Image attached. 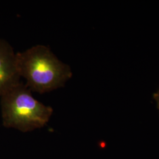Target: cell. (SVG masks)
Returning <instances> with one entry per match:
<instances>
[{"instance_id":"6da1fadb","label":"cell","mask_w":159,"mask_h":159,"mask_svg":"<svg viewBox=\"0 0 159 159\" xmlns=\"http://www.w3.org/2000/svg\"><path fill=\"white\" fill-rule=\"evenodd\" d=\"M21 78L31 91L43 94L64 87L73 75L70 66L60 60L44 45H36L16 53Z\"/></svg>"},{"instance_id":"7a4b0ae2","label":"cell","mask_w":159,"mask_h":159,"mask_svg":"<svg viewBox=\"0 0 159 159\" xmlns=\"http://www.w3.org/2000/svg\"><path fill=\"white\" fill-rule=\"evenodd\" d=\"M1 97L2 125L26 133L47 125L53 109L34 98L25 84L20 82Z\"/></svg>"},{"instance_id":"3957f363","label":"cell","mask_w":159,"mask_h":159,"mask_svg":"<svg viewBox=\"0 0 159 159\" xmlns=\"http://www.w3.org/2000/svg\"><path fill=\"white\" fill-rule=\"evenodd\" d=\"M16 53L11 45L0 39V97L20 83Z\"/></svg>"},{"instance_id":"277c9868","label":"cell","mask_w":159,"mask_h":159,"mask_svg":"<svg viewBox=\"0 0 159 159\" xmlns=\"http://www.w3.org/2000/svg\"><path fill=\"white\" fill-rule=\"evenodd\" d=\"M154 98L157 102V107L159 108V89L158 91H157V93L154 94Z\"/></svg>"}]
</instances>
